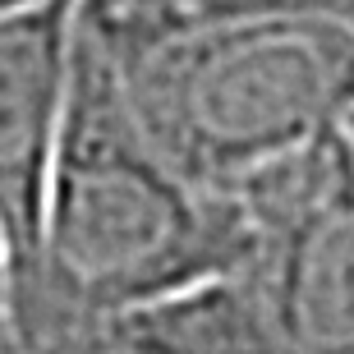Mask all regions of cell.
Instances as JSON below:
<instances>
[{"instance_id": "1", "label": "cell", "mask_w": 354, "mask_h": 354, "mask_svg": "<svg viewBox=\"0 0 354 354\" xmlns=\"http://www.w3.org/2000/svg\"><path fill=\"white\" fill-rule=\"evenodd\" d=\"M239 258V203L189 184L147 143L111 55L74 24L37 253L5 290L19 350H65L106 317L235 276Z\"/></svg>"}, {"instance_id": "2", "label": "cell", "mask_w": 354, "mask_h": 354, "mask_svg": "<svg viewBox=\"0 0 354 354\" xmlns=\"http://www.w3.org/2000/svg\"><path fill=\"white\" fill-rule=\"evenodd\" d=\"M111 65L147 143L189 184L235 194L263 166L345 124L354 24L322 14L230 19Z\"/></svg>"}, {"instance_id": "3", "label": "cell", "mask_w": 354, "mask_h": 354, "mask_svg": "<svg viewBox=\"0 0 354 354\" xmlns=\"http://www.w3.org/2000/svg\"><path fill=\"white\" fill-rule=\"evenodd\" d=\"M235 281L281 350L354 354V143L345 129L263 166L235 194Z\"/></svg>"}, {"instance_id": "4", "label": "cell", "mask_w": 354, "mask_h": 354, "mask_svg": "<svg viewBox=\"0 0 354 354\" xmlns=\"http://www.w3.org/2000/svg\"><path fill=\"white\" fill-rule=\"evenodd\" d=\"M74 55V0L0 10V239L5 286L32 267Z\"/></svg>"}, {"instance_id": "5", "label": "cell", "mask_w": 354, "mask_h": 354, "mask_svg": "<svg viewBox=\"0 0 354 354\" xmlns=\"http://www.w3.org/2000/svg\"><path fill=\"white\" fill-rule=\"evenodd\" d=\"M253 308L244 290L221 276L171 299L143 304L79 331L60 354H235Z\"/></svg>"}, {"instance_id": "6", "label": "cell", "mask_w": 354, "mask_h": 354, "mask_svg": "<svg viewBox=\"0 0 354 354\" xmlns=\"http://www.w3.org/2000/svg\"><path fill=\"white\" fill-rule=\"evenodd\" d=\"M267 14H322L354 24V0H74V24L111 60H129L143 46L189 28Z\"/></svg>"}, {"instance_id": "7", "label": "cell", "mask_w": 354, "mask_h": 354, "mask_svg": "<svg viewBox=\"0 0 354 354\" xmlns=\"http://www.w3.org/2000/svg\"><path fill=\"white\" fill-rule=\"evenodd\" d=\"M235 354H290V350H281V345H276L272 336H267V331H263V322L253 317V327L244 331V341L235 345Z\"/></svg>"}, {"instance_id": "8", "label": "cell", "mask_w": 354, "mask_h": 354, "mask_svg": "<svg viewBox=\"0 0 354 354\" xmlns=\"http://www.w3.org/2000/svg\"><path fill=\"white\" fill-rule=\"evenodd\" d=\"M0 354H19V341H14L10 313H5V290H0Z\"/></svg>"}, {"instance_id": "9", "label": "cell", "mask_w": 354, "mask_h": 354, "mask_svg": "<svg viewBox=\"0 0 354 354\" xmlns=\"http://www.w3.org/2000/svg\"><path fill=\"white\" fill-rule=\"evenodd\" d=\"M19 5H41V0H0V10H19Z\"/></svg>"}, {"instance_id": "10", "label": "cell", "mask_w": 354, "mask_h": 354, "mask_svg": "<svg viewBox=\"0 0 354 354\" xmlns=\"http://www.w3.org/2000/svg\"><path fill=\"white\" fill-rule=\"evenodd\" d=\"M341 129L350 133V143H354V106H350V111H345V124H341Z\"/></svg>"}, {"instance_id": "11", "label": "cell", "mask_w": 354, "mask_h": 354, "mask_svg": "<svg viewBox=\"0 0 354 354\" xmlns=\"http://www.w3.org/2000/svg\"><path fill=\"white\" fill-rule=\"evenodd\" d=\"M0 286H5V239H0Z\"/></svg>"}, {"instance_id": "12", "label": "cell", "mask_w": 354, "mask_h": 354, "mask_svg": "<svg viewBox=\"0 0 354 354\" xmlns=\"http://www.w3.org/2000/svg\"><path fill=\"white\" fill-rule=\"evenodd\" d=\"M19 354H60V350H19Z\"/></svg>"}]
</instances>
